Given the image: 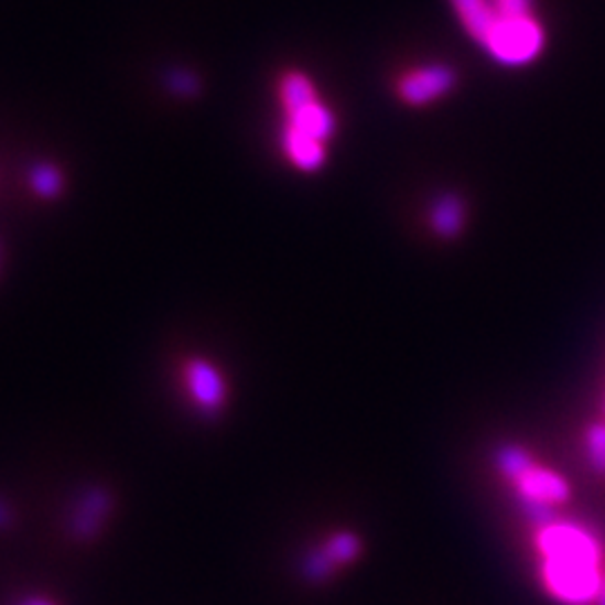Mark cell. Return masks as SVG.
I'll use <instances>...</instances> for the list:
<instances>
[{
  "label": "cell",
  "mask_w": 605,
  "mask_h": 605,
  "mask_svg": "<svg viewBox=\"0 0 605 605\" xmlns=\"http://www.w3.org/2000/svg\"><path fill=\"white\" fill-rule=\"evenodd\" d=\"M541 579L548 592L563 605H596L603 585L598 538L574 522L538 527Z\"/></svg>",
  "instance_id": "obj_1"
},
{
  "label": "cell",
  "mask_w": 605,
  "mask_h": 605,
  "mask_svg": "<svg viewBox=\"0 0 605 605\" xmlns=\"http://www.w3.org/2000/svg\"><path fill=\"white\" fill-rule=\"evenodd\" d=\"M496 466L516 485L529 520L538 527L550 522L554 518V507L570 498L565 478L545 466H538L529 453L516 444H507L498 451Z\"/></svg>",
  "instance_id": "obj_2"
},
{
  "label": "cell",
  "mask_w": 605,
  "mask_h": 605,
  "mask_svg": "<svg viewBox=\"0 0 605 605\" xmlns=\"http://www.w3.org/2000/svg\"><path fill=\"white\" fill-rule=\"evenodd\" d=\"M496 63L505 67H525L545 50V28L536 14L500 17L480 45Z\"/></svg>",
  "instance_id": "obj_3"
},
{
  "label": "cell",
  "mask_w": 605,
  "mask_h": 605,
  "mask_svg": "<svg viewBox=\"0 0 605 605\" xmlns=\"http://www.w3.org/2000/svg\"><path fill=\"white\" fill-rule=\"evenodd\" d=\"M455 71L446 63H426L403 73L397 82V97L407 106H429L455 88Z\"/></svg>",
  "instance_id": "obj_4"
},
{
  "label": "cell",
  "mask_w": 605,
  "mask_h": 605,
  "mask_svg": "<svg viewBox=\"0 0 605 605\" xmlns=\"http://www.w3.org/2000/svg\"><path fill=\"white\" fill-rule=\"evenodd\" d=\"M182 375H184V383L188 388L191 399L199 409H205L209 413H216L218 409H223L225 397H227V383L223 372L214 364L199 357L186 359Z\"/></svg>",
  "instance_id": "obj_5"
},
{
  "label": "cell",
  "mask_w": 605,
  "mask_h": 605,
  "mask_svg": "<svg viewBox=\"0 0 605 605\" xmlns=\"http://www.w3.org/2000/svg\"><path fill=\"white\" fill-rule=\"evenodd\" d=\"M283 126L294 128L321 144H327L336 132V117H334L332 108L321 97H316L299 108L285 110Z\"/></svg>",
  "instance_id": "obj_6"
},
{
  "label": "cell",
  "mask_w": 605,
  "mask_h": 605,
  "mask_svg": "<svg viewBox=\"0 0 605 605\" xmlns=\"http://www.w3.org/2000/svg\"><path fill=\"white\" fill-rule=\"evenodd\" d=\"M281 151L301 173H316L327 162V144H321L288 126L281 128Z\"/></svg>",
  "instance_id": "obj_7"
},
{
  "label": "cell",
  "mask_w": 605,
  "mask_h": 605,
  "mask_svg": "<svg viewBox=\"0 0 605 605\" xmlns=\"http://www.w3.org/2000/svg\"><path fill=\"white\" fill-rule=\"evenodd\" d=\"M449 3L468 39L483 45L496 23V10L491 0H449Z\"/></svg>",
  "instance_id": "obj_8"
},
{
  "label": "cell",
  "mask_w": 605,
  "mask_h": 605,
  "mask_svg": "<svg viewBox=\"0 0 605 605\" xmlns=\"http://www.w3.org/2000/svg\"><path fill=\"white\" fill-rule=\"evenodd\" d=\"M429 220H431V229L444 238L451 240L455 236L462 234L464 223H466V209L464 202L455 195V193H444L440 195L429 212Z\"/></svg>",
  "instance_id": "obj_9"
},
{
  "label": "cell",
  "mask_w": 605,
  "mask_h": 605,
  "mask_svg": "<svg viewBox=\"0 0 605 605\" xmlns=\"http://www.w3.org/2000/svg\"><path fill=\"white\" fill-rule=\"evenodd\" d=\"M30 186L39 197H58L63 191V173L54 164H36L30 171Z\"/></svg>",
  "instance_id": "obj_10"
},
{
  "label": "cell",
  "mask_w": 605,
  "mask_h": 605,
  "mask_svg": "<svg viewBox=\"0 0 605 605\" xmlns=\"http://www.w3.org/2000/svg\"><path fill=\"white\" fill-rule=\"evenodd\" d=\"M327 552V557L336 563V565H342V563H350L353 559L359 557V550H361V543H359V538L350 531H342V533H336L332 536L329 541L325 543L323 548Z\"/></svg>",
  "instance_id": "obj_11"
},
{
  "label": "cell",
  "mask_w": 605,
  "mask_h": 605,
  "mask_svg": "<svg viewBox=\"0 0 605 605\" xmlns=\"http://www.w3.org/2000/svg\"><path fill=\"white\" fill-rule=\"evenodd\" d=\"M585 449L592 466L605 474V424H592L587 429Z\"/></svg>",
  "instance_id": "obj_12"
},
{
  "label": "cell",
  "mask_w": 605,
  "mask_h": 605,
  "mask_svg": "<svg viewBox=\"0 0 605 605\" xmlns=\"http://www.w3.org/2000/svg\"><path fill=\"white\" fill-rule=\"evenodd\" d=\"M500 17H527L533 14V0H491Z\"/></svg>",
  "instance_id": "obj_13"
},
{
  "label": "cell",
  "mask_w": 605,
  "mask_h": 605,
  "mask_svg": "<svg viewBox=\"0 0 605 605\" xmlns=\"http://www.w3.org/2000/svg\"><path fill=\"white\" fill-rule=\"evenodd\" d=\"M334 565H336V563L327 557V552H325V550H318V552H314V554L310 557V561H307V565H305V572H307L310 579L323 581V579H327V574L332 572Z\"/></svg>",
  "instance_id": "obj_14"
},
{
  "label": "cell",
  "mask_w": 605,
  "mask_h": 605,
  "mask_svg": "<svg viewBox=\"0 0 605 605\" xmlns=\"http://www.w3.org/2000/svg\"><path fill=\"white\" fill-rule=\"evenodd\" d=\"M171 86L180 93V95H191L193 90H195V79H191V77H184V75H175L173 79H171Z\"/></svg>",
  "instance_id": "obj_15"
},
{
  "label": "cell",
  "mask_w": 605,
  "mask_h": 605,
  "mask_svg": "<svg viewBox=\"0 0 605 605\" xmlns=\"http://www.w3.org/2000/svg\"><path fill=\"white\" fill-rule=\"evenodd\" d=\"M596 605H605V576H603V585H601V592H598V601Z\"/></svg>",
  "instance_id": "obj_16"
},
{
  "label": "cell",
  "mask_w": 605,
  "mask_h": 605,
  "mask_svg": "<svg viewBox=\"0 0 605 605\" xmlns=\"http://www.w3.org/2000/svg\"><path fill=\"white\" fill-rule=\"evenodd\" d=\"M23 605H52V603H47V601H43V598H30V601H25Z\"/></svg>",
  "instance_id": "obj_17"
}]
</instances>
